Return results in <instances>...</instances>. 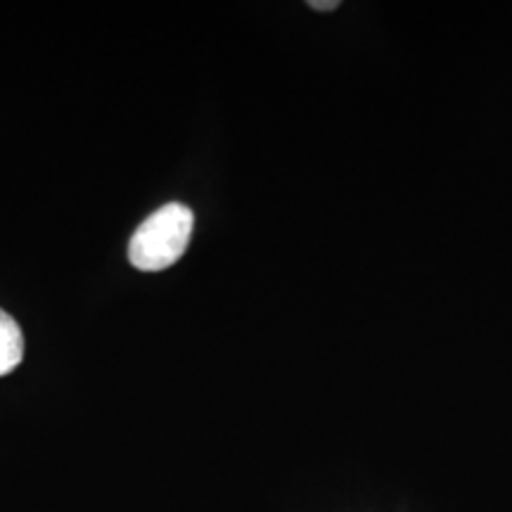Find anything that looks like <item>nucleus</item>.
Instances as JSON below:
<instances>
[{
	"instance_id": "f257e3e1",
	"label": "nucleus",
	"mask_w": 512,
	"mask_h": 512,
	"mask_svg": "<svg viewBox=\"0 0 512 512\" xmlns=\"http://www.w3.org/2000/svg\"><path fill=\"white\" fill-rule=\"evenodd\" d=\"M195 214L181 202H169L159 207L140 223L128 242V261L138 271H164L181 259L190 245Z\"/></svg>"
},
{
	"instance_id": "f03ea898",
	"label": "nucleus",
	"mask_w": 512,
	"mask_h": 512,
	"mask_svg": "<svg viewBox=\"0 0 512 512\" xmlns=\"http://www.w3.org/2000/svg\"><path fill=\"white\" fill-rule=\"evenodd\" d=\"M24 337L17 320L0 309V377L8 375L22 363Z\"/></svg>"
},
{
	"instance_id": "7ed1b4c3",
	"label": "nucleus",
	"mask_w": 512,
	"mask_h": 512,
	"mask_svg": "<svg viewBox=\"0 0 512 512\" xmlns=\"http://www.w3.org/2000/svg\"><path fill=\"white\" fill-rule=\"evenodd\" d=\"M309 8L318 10V12H330V10H337L339 3L337 0H311Z\"/></svg>"
}]
</instances>
